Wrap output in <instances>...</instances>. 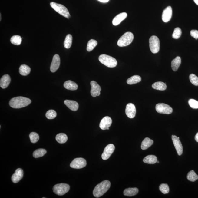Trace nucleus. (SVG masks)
<instances>
[{
	"mask_svg": "<svg viewBox=\"0 0 198 198\" xmlns=\"http://www.w3.org/2000/svg\"><path fill=\"white\" fill-rule=\"evenodd\" d=\"M31 102V101L29 98L23 97H17L10 100L9 105L12 108L20 109L27 106Z\"/></svg>",
	"mask_w": 198,
	"mask_h": 198,
	"instance_id": "nucleus-1",
	"label": "nucleus"
},
{
	"mask_svg": "<svg viewBox=\"0 0 198 198\" xmlns=\"http://www.w3.org/2000/svg\"><path fill=\"white\" fill-rule=\"evenodd\" d=\"M111 185V182L108 180H104L98 184L94 189V196L96 198L101 197L110 188Z\"/></svg>",
	"mask_w": 198,
	"mask_h": 198,
	"instance_id": "nucleus-2",
	"label": "nucleus"
},
{
	"mask_svg": "<svg viewBox=\"0 0 198 198\" xmlns=\"http://www.w3.org/2000/svg\"><path fill=\"white\" fill-rule=\"evenodd\" d=\"M99 60L102 64L107 67H115L117 64V60L115 58L106 54L100 55L99 57Z\"/></svg>",
	"mask_w": 198,
	"mask_h": 198,
	"instance_id": "nucleus-3",
	"label": "nucleus"
},
{
	"mask_svg": "<svg viewBox=\"0 0 198 198\" xmlns=\"http://www.w3.org/2000/svg\"><path fill=\"white\" fill-rule=\"evenodd\" d=\"M51 7L57 13L67 18H70L71 15L67 8L63 5L58 4L54 2L50 3Z\"/></svg>",
	"mask_w": 198,
	"mask_h": 198,
	"instance_id": "nucleus-4",
	"label": "nucleus"
},
{
	"mask_svg": "<svg viewBox=\"0 0 198 198\" xmlns=\"http://www.w3.org/2000/svg\"><path fill=\"white\" fill-rule=\"evenodd\" d=\"M133 39L134 35L133 33L131 32L125 33L118 40V46L119 47L127 46L131 44Z\"/></svg>",
	"mask_w": 198,
	"mask_h": 198,
	"instance_id": "nucleus-5",
	"label": "nucleus"
},
{
	"mask_svg": "<svg viewBox=\"0 0 198 198\" xmlns=\"http://www.w3.org/2000/svg\"><path fill=\"white\" fill-rule=\"evenodd\" d=\"M149 47L153 53L156 54L159 51L160 42L159 38L155 36H152L149 40Z\"/></svg>",
	"mask_w": 198,
	"mask_h": 198,
	"instance_id": "nucleus-6",
	"label": "nucleus"
},
{
	"mask_svg": "<svg viewBox=\"0 0 198 198\" xmlns=\"http://www.w3.org/2000/svg\"><path fill=\"white\" fill-rule=\"evenodd\" d=\"M70 186L68 184L63 183L57 184L53 188L54 192L59 196L64 195L68 192Z\"/></svg>",
	"mask_w": 198,
	"mask_h": 198,
	"instance_id": "nucleus-7",
	"label": "nucleus"
},
{
	"mask_svg": "<svg viewBox=\"0 0 198 198\" xmlns=\"http://www.w3.org/2000/svg\"><path fill=\"white\" fill-rule=\"evenodd\" d=\"M156 111L160 114H169L173 112V109L169 105L164 103L156 104Z\"/></svg>",
	"mask_w": 198,
	"mask_h": 198,
	"instance_id": "nucleus-8",
	"label": "nucleus"
},
{
	"mask_svg": "<svg viewBox=\"0 0 198 198\" xmlns=\"http://www.w3.org/2000/svg\"><path fill=\"white\" fill-rule=\"evenodd\" d=\"M86 160L82 158H77L74 159L71 163L70 166L72 168L75 169H81L86 166Z\"/></svg>",
	"mask_w": 198,
	"mask_h": 198,
	"instance_id": "nucleus-9",
	"label": "nucleus"
},
{
	"mask_svg": "<svg viewBox=\"0 0 198 198\" xmlns=\"http://www.w3.org/2000/svg\"><path fill=\"white\" fill-rule=\"evenodd\" d=\"M179 139L180 137H178L175 135H173L172 136V139L177 153L179 156H180L183 153V148Z\"/></svg>",
	"mask_w": 198,
	"mask_h": 198,
	"instance_id": "nucleus-10",
	"label": "nucleus"
},
{
	"mask_svg": "<svg viewBox=\"0 0 198 198\" xmlns=\"http://www.w3.org/2000/svg\"><path fill=\"white\" fill-rule=\"evenodd\" d=\"M115 150V147L112 144H109L104 149L103 153L102 154V158L104 160L108 159L113 153Z\"/></svg>",
	"mask_w": 198,
	"mask_h": 198,
	"instance_id": "nucleus-11",
	"label": "nucleus"
},
{
	"mask_svg": "<svg viewBox=\"0 0 198 198\" xmlns=\"http://www.w3.org/2000/svg\"><path fill=\"white\" fill-rule=\"evenodd\" d=\"M91 86V94L92 97H95L100 95L101 88L96 81H92L90 83Z\"/></svg>",
	"mask_w": 198,
	"mask_h": 198,
	"instance_id": "nucleus-12",
	"label": "nucleus"
},
{
	"mask_svg": "<svg viewBox=\"0 0 198 198\" xmlns=\"http://www.w3.org/2000/svg\"><path fill=\"white\" fill-rule=\"evenodd\" d=\"M60 64V58L58 54H55L54 56L53 60L50 66V71L54 73L58 70Z\"/></svg>",
	"mask_w": 198,
	"mask_h": 198,
	"instance_id": "nucleus-13",
	"label": "nucleus"
},
{
	"mask_svg": "<svg viewBox=\"0 0 198 198\" xmlns=\"http://www.w3.org/2000/svg\"><path fill=\"white\" fill-rule=\"evenodd\" d=\"M136 109L134 104L129 103L126 106V114L128 117L132 119L136 115Z\"/></svg>",
	"mask_w": 198,
	"mask_h": 198,
	"instance_id": "nucleus-14",
	"label": "nucleus"
},
{
	"mask_svg": "<svg viewBox=\"0 0 198 198\" xmlns=\"http://www.w3.org/2000/svg\"><path fill=\"white\" fill-rule=\"evenodd\" d=\"M172 9L171 6L167 7L163 12L162 19L163 22H167L169 21L172 16Z\"/></svg>",
	"mask_w": 198,
	"mask_h": 198,
	"instance_id": "nucleus-15",
	"label": "nucleus"
},
{
	"mask_svg": "<svg viewBox=\"0 0 198 198\" xmlns=\"http://www.w3.org/2000/svg\"><path fill=\"white\" fill-rule=\"evenodd\" d=\"M112 120L109 116H105L101 120L100 124V127L102 130L107 129L111 126Z\"/></svg>",
	"mask_w": 198,
	"mask_h": 198,
	"instance_id": "nucleus-16",
	"label": "nucleus"
},
{
	"mask_svg": "<svg viewBox=\"0 0 198 198\" xmlns=\"http://www.w3.org/2000/svg\"><path fill=\"white\" fill-rule=\"evenodd\" d=\"M24 172L23 170L19 168L15 170L14 174L12 177V180L14 183H17L23 178Z\"/></svg>",
	"mask_w": 198,
	"mask_h": 198,
	"instance_id": "nucleus-17",
	"label": "nucleus"
},
{
	"mask_svg": "<svg viewBox=\"0 0 198 198\" xmlns=\"http://www.w3.org/2000/svg\"><path fill=\"white\" fill-rule=\"evenodd\" d=\"M10 81L11 78L10 76L8 74H5L2 77L0 80L1 87L3 89L8 87L10 84Z\"/></svg>",
	"mask_w": 198,
	"mask_h": 198,
	"instance_id": "nucleus-18",
	"label": "nucleus"
},
{
	"mask_svg": "<svg viewBox=\"0 0 198 198\" xmlns=\"http://www.w3.org/2000/svg\"><path fill=\"white\" fill-rule=\"evenodd\" d=\"M127 16V14L125 12L119 14L114 17L112 21V24L114 26L117 25L124 20Z\"/></svg>",
	"mask_w": 198,
	"mask_h": 198,
	"instance_id": "nucleus-19",
	"label": "nucleus"
},
{
	"mask_svg": "<svg viewBox=\"0 0 198 198\" xmlns=\"http://www.w3.org/2000/svg\"><path fill=\"white\" fill-rule=\"evenodd\" d=\"M64 104L71 110L76 111L79 108V104L74 101L70 100H65L64 101Z\"/></svg>",
	"mask_w": 198,
	"mask_h": 198,
	"instance_id": "nucleus-20",
	"label": "nucleus"
},
{
	"mask_svg": "<svg viewBox=\"0 0 198 198\" xmlns=\"http://www.w3.org/2000/svg\"><path fill=\"white\" fill-rule=\"evenodd\" d=\"M64 86L66 89L72 91L77 90L78 88L77 84L71 81H66L64 83Z\"/></svg>",
	"mask_w": 198,
	"mask_h": 198,
	"instance_id": "nucleus-21",
	"label": "nucleus"
},
{
	"mask_svg": "<svg viewBox=\"0 0 198 198\" xmlns=\"http://www.w3.org/2000/svg\"><path fill=\"white\" fill-rule=\"evenodd\" d=\"M138 192V189L136 187L129 188L125 189L123 194L124 196L131 197L137 195Z\"/></svg>",
	"mask_w": 198,
	"mask_h": 198,
	"instance_id": "nucleus-22",
	"label": "nucleus"
},
{
	"mask_svg": "<svg viewBox=\"0 0 198 198\" xmlns=\"http://www.w3.org/2000/svg\"><path fill=\"white\" fill-rule=\"evenodd\" d=\"M181 63V58L180 57H177L174 59L172 61L171 67L172 69L174 71H177L178 70L179 68Z\"/></svg>",
	"mask_w": 198,
	"mask_h": 198,
	"instance_id": "nucleus-23",
	"label": "nucleus"
},
{
	"mask_svg": "<svg viewBox=\"0 0 198 198\" xmlns=\"http://www.w3.org/2000/svg\"><path fill=\"white\" fill-rule=\"evenodd\" d=\"M153 143V140L149 138L144 139L142 142L141 148L142 150H146L149 148Z\"/></svg>",
	"mask_w": 198,
	"mask_h": 198,
	"instance_id": "nucleus-24",
	"label": "nucleus"
},
{
	"mask_svg": "<svg viewBox=\"0 0 198 198\" xmlns=\"http://www.w3.org/2000/svg\"><path fill=\"white\" fill-rule=\"evenodd\" d=\"M31 71L30 68L26 65H21L19 68V73L21 75L26 76L30 73Z\"/></svg>",
	"mask_w": 198,
	"mask_h": 198,
	"instance_id": "nucleus-25",
	"label": "nucleus"
},
{
	"mask_svg": "<svg viewBox=\"0 0 198 198\" xmlns=\"http://www.w3.org/2000/svg\"><path fill=\"white\" fill-rule=\"evenodd\" d=\"M157 157L156 156L153 155H149L144 158L143 161L144 163L149 164H154L157 163Z\"/></svg>",
	"mask_w": 198,
	"mask_h": 198,
	"instance_id": "nucleus-26",
	"label": "nucleus"
},
{
	"mask_svg": "<svg viewBox=\"0 0 198 198\" xmlns=\"http://www.w3.org/2000/svg\"><path fill=\"white\" fill-rule=\"evenodd\" d=\"M152 87L154 89L164 91L166 90L167 86L165 83L161 82V81H158V82L153 83L152 85Z\"/></svg>",
	"mask_w": 198,
	"mask_h": 198,
	"instance_id": "nucleus-27",
	"label": "nucleus"
},
{
	"mask_svg": "<svg viewBox=\"0 0 198 198\" xmlns=\"http://www.w3.org/2000/svg\"><path fill=\"white\" fill-rule=\"evenodd\" d=\"M141 81V78L138 75H134L132 76L127 80V82L128 84L132 85L136 84L140 82Z\"/></svg>",
	"mask_w": 198,
	"mask_h": 198,
	"instance_id": "nucleus-28",
	"label": "nucleus"
},
{
	"mask_svg": "<svg viewBox=\"0 0 198 198\" xmlns=\"http://www.w3.org/2000/svg\"><path fill=\"white\" fill-rule=\"evenodd\" d=\"M56 140L57 142L60 144H64L67 142L68 140V137L65 134L59 133L56 135Z\"/></svg>",
	"mask_w": 198,
	"mask_h": 198,
	"instance_id": "nucleus-29",
	"label": "nucleus"
},
{
	"mask_svg": "<svg viewBox=\"0 0 198 198\" xmlns=\"http://www.w3.org/2000/svg\"><path fill=\"white\" fill-rule=\"evenodd\" d=\"M72 42V36L70 34L66 36L64 42V46L66 48L69 49L71 48Z\"/></svg>",
	"mask_w": 198,
	"mask_h": 198,
	"instance_id": "nucleus-30",
	"label": "nucleus"
},
{
	"mask_svg": "<svg viewBox=\"0 0 198 198\" xmlns=\"http://www.w3.org/2000/svg\"><path fill=\"white\" fill-rule=\"evenodd\" d=\"M47 151L45 149H37L33 153V157L35 158H38L42 157L46 153Z\"/></svg>",
	"mask_w": 198,
	"mask_h": 198,
	"instance_id": "nucleus-31",
	"label": "nucleus"
},
{
	"mask_svg": "<svg viewBox=\"0 0 198 198\" xmlns=\"http://www.w3.org/2000/svg\"><path fill=\"white\" fill-rule=\"evenodd\" d=\"M98 43L97 41L94 39H91L88 41L87 47V50L88 52L93 50L96 46Z\"/></svg>",
	"mask_w": 198,
	"mask_h": 198,
	"instance_id": "nucleus-32",
	"label": "nucleus"
},
{
	"mask_svg": "<svg viewBox=\"0 0 198 198\" xmlns=\"http://www.w3.org/2000/svg\"><path fill=\"white\" fill-rule=\"evenodd\" d=\"M187 178L191 182H194L198 179V175L196 174L194 170H191L187 174Z\"/></svg>",
	"mask_w": 198,
	"mask_h": 198,
	"instance_id": "nucleus-33",
	"label": "nucleus"
},
{
	"mask_svg": "<svg viewBox=\"0 0 198 198\" xmlns=\"http://www.w3.org/2000/svg\"><path fill=\"white\" fill-rule=\"evenodd\" d=\"M10 41L12 44L15 45H19L21 44L22 38L20 36H13L10 39Z\"/></svg>",
	"mask_w": 198,
	"mask_h": 198,
	"instance_id": "nucleus-34",
	"label": "nucleus"
},
{
	"mask_svg": "<svg viewBox=\"0 0 198 198\" xmlns=\"http://www.w3.org/2000/svg\"><path fill=\"white\" fill-rule=\"evenodd\" d=\"M29 136L31 141L32 143H36L39 140V135L35 132H32L29 134Z\"/></svg>",
	"mask_w": 198,
	"mask_h": 198,
	"instance_id": "nucleus-35",
	"label": "nucleus"
},
{
	"mask_svg": "<svg viewBox=\"0 0 198 198\" xmlns=\"http://www.w3.org/2000/svg\"><path fill=\"white\" fill-rule=\"evenodd\" d=\"M159 190L163 193L166 194L169 193L170 189L167 184L163 183L160 185Z\"/></svg>",
	"mask_w": 198,
	"mask_h": 198,
	"instance_id": "nucleus-36",
	"label": "nucleus"
},
{
	"mask_svg": "<svg viewBox=\"0 0 198 198\" xmlns=\"http://www.w3.org/2000/svg\"><path fill=\"white\" fill-rule=\"evenodd\" d=\"M182 35V31L180 28L177 27L174 29L173 34L172 37L173 39H178Z\"/></svg>",
	"mask_w": 198,
	"mask_h": 198,
	"instance_id": "nucleus-37",
	"label": "nucleus"
},
{
	"mask_svg": "<svg viewBox=\"0 0 198 198\" xmlns=\"http://www.w3.org/2000/svg\"><path fill=\"white\" fill-rule=\"evenodd\" d=\"M46 116L47 118L48 119H53L56 117L57 113L53 110H48L46 112Z\"/></svg>",
	"mask_w": 198,
	"mask_h": 198,
	"instance_id": "nucleus-38",
	"label": "nucleus"
},
{
	"mask_svg": "<svg viewBox=\"0 0 198 198\" xmlns=\"http://www.w3.org/2000/svg\"><path fill=\"white\" fill-rule=\"evenodd\" d=\"M189 79L191 83L195 86H198V77L194 74H191L189 76Z\"/></svg>",
	"mask_w": 198,
	"mask_h": 198,
	"instance_id": "nucleus-39",
	"label": "nucleus"
},
{
	"mask_svg": "<svg viewBox=\"0 0 198 198\" xmlns=\"http://www.w3.org/2000/svg\"><path fill=\"white\" fill-rule=\"evenodd\" d=\"M188 103L189 106L192 108L198 109V102L194 99H190L189 100Z\"/></svg>",
	"mask_w": 198,
	"mask_h": 198,
	"instance_id": "nucleus-40",
	"label": "nucleus"
},
{
	"mask_svg": "<svg viewBox=\"0 0 198 198\" xmlns=\"http://www.w3.org/2000/svg\"><path fill=\"white\" fill-rule=\"evenodd\" d=\"M190 35L196 40L198 39V31L192 30L190 31Z\"/></svg>",
	"mask_w": 198,
	"mask_h": 198,
	"instance_id": "nucleus-41",
	"label": "nucleus"
},
{
	"mask_svg": "<svg viewBox=\"0 0 198 198\" xmlns=\"http://www.w3.org/2000/svg\"><path fill=\"white\" fill-rule=\"evenodd\" d=\"M98 1L101 2L103 3H106L108 2L109 0H98Z\"/></svg>",
	"mask_w": 198,
	"mask_h": 198,
	"instance_id": "nucleus-42",
	"label": "nucleus"
},
{
	"mask_svg": "<svg viewBox=\"0 0 198 198\" xmlns=\"http://www.w3.org/2000/svg\"><path fill=\"white\" fill-rule=\"evenodd\" d=\"M195 140L196 142H198V133H197V134H196L195 135Z\"/></svg>",
	"mask_w": 198,
	"mask_h": 198,
	"instance_id": "nucleus-43",
	"label": "nucleus"
},
{
	"mask_svg": "<svg viewBox=\"0 0 198 198\" xmlns=\"http://www.w3.org/2000/svg\"><path fill=\"white\" fill-rule=\"evenodd\" d=\"M194 1L196 5H198V0H194Z\"/></svg>",
	"mask_w": 198,
	"mask_h": 198,
	"instance_id": "nucleus-44",
	"label": "nucleus"
},
{
	"mask_svg": "<svg viewBox=\"0 0 198 198\" xmlns=\"http://www.w3.org/2000/svg\"><path fill=\"white\" fill-rule=\"evenodd\" d=\"M157 163H159V161H157Z\"/></svg>",
	"mask_w": 198,
	"mask_h": 198,
	"instance_id": "nucleus-45",
	"label": "nucleus"
},
{
	"mask_svg": "<svg viewBox=\"0 0 198 198\" xmlns=\"http://www.w3.org/2000/svg\"></svg>",
	"mask_w": 198,
	"mask_h": 198,
	"instance_id": "nucleus-46",
	"label": "nucleus"
}]
</instances>
